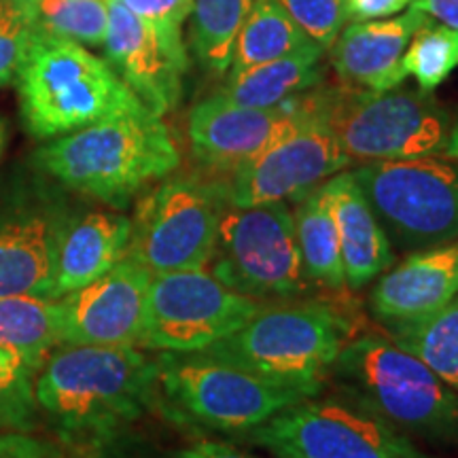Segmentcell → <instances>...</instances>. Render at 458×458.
I'll return each instance as SVG.
<instances>
[{
    "label": "cell",
    "mask_w": 458,
    "mask_h": 458,
    "mask_svg": "<svg viewBox=\"0 0 458 458\" xmlns=\"http://www.w3.org/2000/svg\"><path fill=\"white\" fill-rule=\"evenodd\" d=\"M391 244L408 253L458 238V159L369 162L352 170Z\"/></svg>",
    "instance_id": "cell-9"
},
{
    "label": "cell",
    "mask_w": 458,
    "mask_h": 458,
    "mask_svg": "<svg viewBox=\"0 0 458 458\" xmlns=\"http://www.w3.org/2000/svg\"><path fill=\"white\" fill-rule=\"evenodd\" d=\"M246 439L276 458H425L403 433L342 397L297 401Z\"/></svg>",
    "instance_id": "cell-11"
},
{
    "label": "cell",
    "mask_w": 458,
    "mask_h": 458,
    "mask_svg": "<svg viewBox=\"0 0 458 458\" xmlns=\"http://www.w3.org/2000/svg\"><path fill=\"white\" fill-rule=\"evenodd\" d=\"M106 4L105 51L108 64L148 111L164 117L174 111L182 98L189 55L170 49L164 38L131 13L122 0H106Z\"/></svg>",
    "instance_id": "cell-16"
},
{
    "label": "cell",
    "mask_w": 458,
    "mask_h": 458,
    "mask_svg": "<svg viewBox=\"0 0 458 458\" xmlns=\"http://www.w3.org/2000/svg\"><path fill=\"white\" fill-rule=\"evenodd\" d=\"M153 274L123 257L94 283L57 297L60 344L136 346L145 329L147 295Z\"/></svg>",
    "instance_id": "cell-14"
},
{
    "label": "cell",
    "mask_w": 458,
    "mask_h": 458,
    "mask_svg": "<svg viewBox=\"0 0 458 458\" xmlns=\"http://www.w3.org/2000/svg\"><path fill=\"white\" fill-rule=\"evenodd\" d=\"M348 334V320L335 308L291 300L261 306L238 331L199 352L314 397Z\"/></svg>",
    "instance_id": "cell-6"
},
{
    "label": "cell",
    "mask_w": 458,
    "mask_h": 458,
    "mask_svg": "<svg viewBox=\"0 0 458 458\" xmlns=\"http://www.w3.org/2000/svg\"><path fill=\"white\" fill-rule=\"evenodd\" d=\"M37 164L72 191L123 208L179 168L181 151L162 117L142 111L51 139L37 151Z\"/></svg>",
    "instance_id": "cell-2"
},
{
    "label": "cell",
    "mask_w": 458,
    "mask_h": 458,
    "mask_svg": "<svg viewBox=\"0 0 458 458\" xmlns=\"http://www.w3.org/2000/svg\"><path fill=\"white\" fill-rule=\"evenodd\" d=\"M312 43L293 17L286 13L280 0H255L238 32L227 74L278 60Z\"/></svg>",
    "instance_id": "cell-25"
},
{
    "label": "cell",
    "mask_w": 458,
    "mask_h": 458,
    "mask_svg": "<svg viewBox=\"0 0 458 458\" xmlns=\"http://www.w3.org/2000/svg\"><path fill=\"white\" fill-rule=\"evenodd\" d=\"M255 0H193L191 51L206 71L223 77L232 66L240 28Z\"/></svg>",
    "instance_id": "cell-27"
},
{
    "label": "cell",
    "mask_w": 458,
    "mask_h": 458,
    "mask_svg": "<svg viewBox=\"0 0 458 458\" xmlns=\"http://www.w3.org/2000/svg\"><path fill=\"white\" fill-rule=\"evenodd\" d=\"M411 9L422 11L433 21L458 30V0H414Z\"/></svg>",
    "instance_id": "cell-36"
},
{
    "label": "cell",
    "mask_w": 458,
    "mask_h": 458,
    "mask_svg": "<svg viewBox=\"0 0 458 458\" xmlns=\"http://www.w3.org/2000/svg\"><path fill=\"white\" fill-rule=\"evenodd\" d=\"M306 122L293 100L257 108L232 102L219 91L189 111L187 136L193 156L204 168L229 172L259 157Z\"/></svg>",
    "instance_id": "cell-15"
},
{
    "label": "cell",
    "mask_w": 458,
    "mask_h": 458,
    "mask_svg": "<svg viewBox=\"0 0 458 458\" xmlns=\"http://www.w3.org/2000/svg\"><path fill=\"white\" fill-rule=\"evenodd\" d=\"M174 458H253V456L244 454V452L219 442H199L196 445H189V448L176 452Z\"/></svg>",
    "instance_id": "cell-37"
},
{
    "label": "cell",
    "mask_w": 458,
    "mask_h": 458,
    "mask_svg": "<svg viewBox=\"0 0 458 458\" xmlns=\"http://www.w3.org/2000/svg\"><path fill=\"white\" fill-rule=\"evenodd\" d=\"M62 444L100 448L157 405V365L136 346L60 344L34 380Z\"/></svg>",
    "instance_id": "cell-1"
},
{
    "label": "cell",
    "mask_w": 458,
    "mask_h": 458,
    "mask_svg": "<svg viewBox=\"0 0 458 458\" xmlns=\"http://www.w3.org/2000/svg\"><path fill=\"white\" fill-rule=\"evenodd\" d=\"M37 371L20 357L0 351V428L32 431L37 425Z\"/></svg>",
    "instance_id": "cell-30"
},
{
    "label": "cell",
    "mask_w": 458,
    "mask_h": 458,
    "mask_svg": "<svg viewBox=\"0 0 458 458\" xmlns=\"http://www.w3.org/2000/svg\"><path fill=\"white\" fill-rule=\"evenodd\" d=\"M327 380L337 394L399 433L458 439V391L393 340L363 335L342 346Z\"/></svg>",
    "instance_id": "cell-4"
},
{
    "label": "cell",
    "mask_w": 458,
    "mask_h": 458,
    "mask_svg": "<svg viewBox=\"0 0 458 458\" xmlns=\"http://www.w3.org/2000/svg\"><path fill=\"white\" fill-rule=\"evenodd\" d=\"M157 405L176 425L246 435L308 394L233 368L204 352H159Z\"/></svg>",
    "instance_id": "cell-7"
},
{
    "label": "cell",
    "mask_w": 458,
    "mask_h": 458,
    "mask_svg": "<svg viewBox=\"0 0 458 458\" xmlns=\"http://www.w3.org/2000/svg\"><path fill=\"white\" fill-rule=\"evenodd\" d=\"M32 34L68 41L105 45L108 28L106 0H13Z\"/></svg>",
    "instance_id": "cell-28"
},
{
    "label": "cell",
    "mask_w": 458,
    "mask_h": 458,
    "mask_svg": "<svg viewBox=\"0 0 458 458\" xmlns=\"http://www.w3.org/2000/svg\"><path fill=\"white\" fill-rule=\"evenodd\" d=\"M136 17L147 21L176 54H187L182 26L191 15L193 0H122ZM189 55V54H187Z\"/></svg>",
    "instance_id": "cell-33"
},
{
    "label": "cell",
    "mask_w": 458,
    "mask_h": 458,
    "mask_svg": "<svg viewBox=\"0 0 458 458\" xmlns=\"http://www.w3.org/2000/svg\"><path fill=\"white\" fill-rule=\"evenodd\" d=\"M352 164L335 134L306 117L293 134L232 172L229 204L255 206L300 199Z\"/></svg>",
    "instance_id": "cell-13"
},
{
    "label": "cell",
    "mask_w": 458,
    "mask_h": 458,
    "mask_svg": "<svg viewBox=\"0 0 458 458\" xmlns=\"http://www.w3.org/2000/svg\"><path fill=\"white\" fill-rule=\"evenodd\" d=\"M131 221L122 213L94 210L71 216L62 232L51 300L94 283L125 257Z\"/></svg>",
    "instance_id": "cell-21"
},
{
    "label": "cell",
    "mask_w": 458,
    "mask_h": 458,
    "mask_svg": "<svg viewBox=\"0 0 458 458\" xmlns=\"http://www.w3.org/2000/svg\"><path fill=\"white\" fill-rule=\"evenodd\" d=\"M445 156L458 159V123L454 125V128H452L450 145H448V148H445Z\"/></svg>",
    "instance_id": "cell-38"
},
{
    "label": "cell",
    "mask_w": 458,
    "mask_h": 458,
    "mask_svg": "<svg viewBox=\"0 0 458 458\" xmlns=\"http://www.w3.org/2000/svg\"><path fill=\"white\" fill-rule=\"evenodd\" d=\"M68 219L64 206L49 199L0 210V295L51 300L57 246Z\"/></svg>",
    "instance_id": "cell-17"
},
{
    "label": "cell",
    "mask_w": 458,
    "mask_h": 458,
    "mask_svg": "<svg viewBox=\"0 0 458 458\" xmlns=\"http://www.w3.org/2000/svg\"><path fill=\"white\" fill-rule=\"evenodd\" d=\"M60 346L55 300L0 295V351L20 357L37 371Z\"/></svg>",
    "instance_id": "cell-24"
},
{
    "label": "cell",
    "mask_w": 458,
    "mask_h": 458,
    "mask_svg": "<svg viewBox=\"0 0 458 458\" xmlns=\"http://www.w3.org/2000/svg\"><path fill=\"white\" fill-rule=\"evenodd\" d=\"M388 335L458 391V297L442 310L388 323Z\"/></svg>",
    "instance_id": "cell-26"
},
{
    "label": "cell",
    "mask_w": 458,
    "mask_h": 458,
    "mask_svg": "<svg viewBox=\"0 0 458 458\" xmlns=\"http://www.w3.org/2000/svg\"><path fill=\"white\" fill-rule=\"evenodd\" d=\"M263 306L206 270L157 274L147 295L140 346L159 352H199L238 331Z\"/></svg>",
    "instance_id": "cell-12"
},
{
    "label": "cell",
    "mask_w": 458,
    "mask_h": 458,
    "mask_svg": "<svg viewBox=\"0 0 458 458\" xmlns=\"http://www.w3.org/2000/svg\"><path fill=\"white\" fill-rule=\"evenodd\" d=\"M227 204V185L219 181L165 176L136 206L125 257L153 276L206 270Z\"/></svg>",
    "instance_id": "cell-8"
},
{
    "label": "cell",
    "mask_w": 458,
    "mask_h": 458,
    "mask_svg": "<svg viewBox=\"0 0 458 458\" xmlns=\"http://www.w3.org/2000/svg\"><path fill=\"white\" fill-rule=\"evenodd\" d=\"M280 4L325 51L331 49L348 21L346 0H280Z\"/></svg>",
    "instance_id": "cell-31"
},
{
    "label": "cell",
    "mask_w": 458,
    "mask_h": 458,
    "mask_svg": "<svg viewBox=\"0 0 458 458\" xmlns=\"http://www.w3.org/2000/svg\"><path fill=\"white\" fill-rule=\"evenodd\" d=\"M306 117L334 131L346 156L357 162H399L445 156L450 145V113L427 91L393 88L363 91L314 88L293 98Z\"/></svg>",
    "instance_id": "cell-3"
},
{
    "label": "cell",
    "mask_w": 458,
    "mask_h": 458,
    "mask_svg": "<svg viewBox=\"0 0 458 458\" xmlns=\"http://www.w3.org/2000/svg\"><path fill=\"white\" fill-rule=\"evenodd\" d=\"M323 189L340 236L346 286L363 289L391 270L394 261L391 240L352 172H337L323 182Z\"/></svg>",
    "instance_id": "cell-20"
},
{
    "label": "cell",
    "mask_w": 458,
    "mask_h": 458,
    "mask_svg": "<svg viewBox=\"0 0 458 458\" xmlns=\"http://www.w3.org/2000/svg\"><path fill=\"white\" fill-rule=\"evenodd\" d=\"M293 219L297 249L308 283L329 291L346 289L340 236L323 185L297 199Z\"/></svg>",
    "instance_id": "cell-23"
},
{
    "label": "cell",
    "mask_w": 458,
    "mask_h": 458,
    "mask_svg": "<svg viewBox=\"0 0 458 458\" xmlns=\"http://www.w3.org/2000/svg\"><path fill=\"white\" fill-rule=\"evenodd\" d=\"M323 55L325 49L312 43L295 54L283 55L266 64L229 72L219 94L244 106H280L297 98L303 91L318 88L325 77L323 66H320Z\"/></svg>",
    "instance_id": "cell-22"
},
{
    "label": "cell",
    "mask_w": 458,
    "mask_h": 458,
    "mask_svg": "<svg viewBox=\"0 0 458 458\" xmlns=\"http://www.w3.org/2000/svg\"><path fill=\"white\" fill-rule=\"evenodd\" d=\"M15 83L21 119L34 139H57L102 119L148 111L108 60L68 38L32 34Z\"/></svg>",
    "instance_id": "cell-5"
},
{
    "label": "cell",
    "mask_w": 458,
    "mask_h": 458,
    "mask_svg": "<svg viewBox=\"0 0 458 458\" xmlns=\"http://www.w3.org/2000/svg\"><path fill=\"white\" fill-rule=\"evenodd\" d=\"M414 0H346L348 20L369 21L385 20V17L397 15L405 7H411Z\"/></svg>",
    "instance_id": "cell-35"
},
{
    "label": "cell",
    "mask_w": 458,
    "mask_h": 458,
    "mask_svg": "<svg viewBox=\"0 0 458 458\" xmlns=\"http://www.w3.org/2000/svg\"><path fill=\"white\" fill-rule=\"evenodd\" d=\"M3 148H4V123L0 119V156H3Z\"/></svg>",
    "instance_id": "cell-39"
},
{
    "label": "cell",
    "mask_w": 458,
    "mask_h": 458,
    "mask_svg": "<svg viewBox=\"0 0 458 458\" xmlns=\"http://www.w3.org/2000/svg\"><path fill=\"white\" fill-rule=\"evenodd\" d=\"M208 267L229 289L255 300L291 301L314 289L303 272L293 210L286 202L227 204Z\"/></svg>",
    "instance_id": "cell-10"
},
{
    "label": "cell",
    "mask_w": 458,
    "mask_h": 458,
    "mask_svg": "<svg viewBox=\"0 0 458 458\" xmlns=\"http://www.w3.org/2000/svg\"><path fill=\"white\" fill-rule=\"evenodd\" d=\"M431 17L410 9L399 17L354 21L329 49L331 68L344 88L388 91L405 81L403 54L411 37Z\"/></svg>",
    "instance_id": "cell-18"
},
{
    "label": "cell",
    "mask_w": 458,
    "mask_h": 458,
    "mask_svg": "<svg viewBox=\"0 0 458 458\" xmlns=\"http://www.w3.org/2000/svg\"><path fill=\"white\" fill-rule=\"evenodd\" d=\"M0 458H64V450L30 431H0Z\"/></svg>",
    "instance_id": "cell-34"
},
{
    "label": "cell",
    "mask_w": 458,
    "mask_h": 458,
    "mask_svg": "<svg viewBox=\"0 0 458 458\" xmlns=\"http://www.w3.org/2000/svg\"><path fill=\"white\" fill-rule=\"evenodd\" d=\"M32 41V30L13 0H0V88L17 81L28 47Z\"/></svg>",
    "instance_id": "cell-32"
},
{
    "label": "cell",
    "mask_w": 458,
    "mask_h": 458,
    "mask_svg": "<svg viewBox=\"0 0 458 458\" xmlns=\"http://www.w3.org/2000/svg\"><path fill=\"white\" fill-rule=\"evenodd\" d=\"M458 295V238L411 253L377 278L369 310L382 323H399L442 310Z\"/></svg>",
    "instance_id": "cell-19"
},
{
    "label": "cell",
    "mask_w": 458,
    "mask_h": 458,
    "mask_svg": "<svg viewBox=\"0 0 458 458\" xmlns=\"http://www.w3.org/2000/svg\"><path fill=\"white\" fill-rule=\"evenodd\" d=\"M66 458V456H64ZM71 458H108V456H100V454H88V452H81V454H77V456H71Z\"/></svg>",
    "instance_id": "cell-40"
},
{
    "label": "cell",
    "mask_w": 458,
    "mask_h": 458,
    "mask_svg": "<svg viewBox=\"0 0 458 458\" xmlns=\"http://www.w3.org/2000/svg\"><path fill=\"white\" fill-rule=\"evenodd\" d=\"M403 71L416 79L420 91L431 94L458 68V30L428 20L403 54Z\"/></svg>",
    "instance_id": "cell-29"
}]
</instances>
